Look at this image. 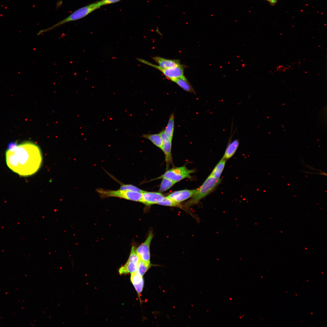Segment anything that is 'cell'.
<instances>
[{
    "instance_id": "obj_1",
    "label": "cell",
    "mask_w": 327,
    "mask_h": 327,
    "mask_svg": "<svg viewBox=\"0 0 327 327\" xmlns=\"http://www.w3.org/2000/svg\"><path fill=\"white\" fill-rule=\"evenodd\" d=\"M5 152L6 163L13 172L22 177L36 173L40 168L42 157L41 151L35 144L27 141L19 144L9 143Z\"/></svg>"
},
{
    "instance_id": "obj_2",
    "label": "cell",
    "mask_w": 327,
    "mask_h": 327,
    "mask_svg": "<svg viewBox=\"0 0 327 327\" xmlns=\"http://www.w3.org/2000/svg\"><path fill=\"white\" fill-rule=\"evenodd\" d=\"M101 7L98 1L91 3L75 10L67 18L50 27L39 31L38 35L48 31L63 24L82 18Z\"/></svg>"
},
{
    "instance_id": "obj_3",
    "label": "cell",
    "mask_w": 327,
    "mask_h": 327,
    "mask_svg": "<svg viewBox=\"0 0 327 327\" xmlns=\"http://www.w3.org/2000/svg\"><path fill=\"white\" fill-rule=\"evenodd\" d=\"M220 179L216 178L210 175L202 185L197 188V193L186 203L187 206H191L198 203L200 200L213 192L221 182Z\"/></svg>"
},
{
    "instance_id": "obj_4",
    "label": "cell",
    "mask_w": 327,
    "mask_h": 327,
    "mask_svg": "<svg viewBox=\"0 0 327 327\" xmlns=\"http://www.w3.org/2000/svg\"><path fill=\"white\" fill-rule=\"evenodd\" d=\"M96 191L102 199L115 197L140 202L142 195V193L129 190H111L100 188L97 189Z\"/></svg>"
},
{
    "instance_id": "obj_5",
    "label": "cell",
    "mask_w": 327,
    "mask_h": 327,
    "mask_svg": "<svg viewBox=\"0 0 327 327\" xmlns=\"http://www.w3.org/2000/svg\"><path fill=\"white\" fill-rule=\"evenodd\" d=\"M194 171L193 170L187 169L185 166L174 167L167 171L154 180L166 178L177 183L185 178H191L190 174Z\"/></svg>"
},
{
    "instance_id": "obj_6",
    "label": "cell",
    "mask_w": 327,
    "mask_h": 327,
    "mask_svg": "<svg viewBox=\"0 0 327 327\" xmlns=\"http://www.w3.org/2000/svg\"><path fill=\"white\" fill-rule=\"evenodd\" d=\"M136 59L140 62L159 70L171 81L178 78L187 79L184 74V67L183 65L172 68L164 69L142 58H136Z\"/></svg>"
},
{
    "instance_id": "obj_7",
    "label": "cell",
    "mask_w": 327,
    "mask_h": 327,
    "mask_svg": "<svg viewBox=\"0 0 327 327\" xmlns=\"http://www.w3.org/2000/svg\"><path fill=\"white\" fill-rule=\"evenodd\" d=\"M136 248L134 245H132L127 261L125 264L119 270L120 274H126L128 273H131L137 271L139 259L136 252Z\"/></svg>"
},
{
    "instance_id": "obj_8",
    "label": "cell",
    "mask_w": 327,
    "mask_h": 327,
    "mask_svg": "<svg viewBox=\"0 0 327 327\" xmlns=\"http://www.w3.org/2000/svg\"><path fill=\"white\" fill-rule=\"evenodd\" d=\"M153 237L152 231H150L145 240L137 248H136V252L139 259L150 262V246Z\"/></svg>"
},
{
    "instance_id": "obj_9",
    "label": "cell",
    "mask_w": 327,
    "mask_h": 327,
    "mask_svg": "<svg viewBox=\"0 0 327 327\" xmlns=\"http://www.w3.org/2000/svg\"><path fill=\"white\" fill-rule=\"evenodd\" d=\"M164 197L160 192L144 191L142 193L140 202L146 206H150L154 204H158Z\"/></svg>"
},
{
    "instance_id": "obj_10",
    "label": "cell",
    "mask_w": 327,
    "mask_h": 327,
    "mask_svg": "<svg viewBox=\"0 0 327 327\" xmlns=\"http://www.w3.org/2000/svg\"><path fill=\"white\" fill-rule=\"evenodd\" d=\"M197 188L193 190H184L175 191L167 197L180 203L191 197L197 192Z\"/></svg>"
},
{
    "instance_id": "obj_11",
    "label": "cell",
    "mask_w": 327,
    "mask_h": 327,
    "mask_svg": "<svg viewBox=\"0 0 327 327\" xmlns=\"http://www.w3.org/2000/svg\"><path fill=\"white\" fill-rule=\"evenodd\" d=\"M233 128H231L228 143L223 157L226 160L231 158L234 154L239 145V141L238 139H235L232 140V138L234 133L233 131Z\"/></svg>"
},
{
    "instance_id": "obj_12",
    "label": "cell",
    "mask_w": 327,
    "mask_h": 327,
    "mask_svg": "<svg viewBox=\"0 0 327 327\" xmlns=\"http://www.w3.org/2000/svg\"><path fill=\"white\" fill-rule=\"evenodd\" d=\"M152 58L161 68L166 69L175 68L182 65L179 60L166 59L158 56L153 57Z\"/></svg>"
},
{
    "instance_id": "obj_13",
    "label": "cell",
    "mask_w": 327,
    "mask_h": 327,
    "mask_svg": "<svg viewBox=\"0 0 327 327\" xmlns=\"http://www.w3.org/2000/svg\"><path fill=\"white\" fill-rule=\"evenodd\" d=\"M130 279L137 292L138 294L140 293L144 286V280L142 276L140 275L136 271L131 273Z\"/></svg>"
},
{
    "instance_id": "obj_14",
    "label": "cell",
    "mask_w": 327,
    "mask_h": 327,
    "mask_svg": "<svg viewBox=\"0 0 327 327\" xmlns=\"http://www.w3.org/2000/svg\"><path fill=\"white\" fill-rule=\"evenodd\" d=\"M226 161L222 157L213 168L210 175L216 178L220 179Z\"/></svg>"
},
{
    "instance_id": "obj_15",
    "label": "cell",
    "mask_w": 327,
    "mask_h": 327,
    "mask_svg": "<svg viewBox=\"0 0 327 327\" xmlns=\"http://www.w3.org/2000/svg\"><path fill=\"white\" fill-rule=\"evenodd\" d=\"M141 137L150 140L155 145L161 149L163 144V142L160 133L144 134H142Z\"/></svg>"
},
{
    "instance_id": "obj_16",
    "label": "cell",
    "mask_w": 327,
    "mask_h": 327,
    "mask_svg": "<svg viewBox=\"0 0 327 327\" xmlns=\"http://www.w3.org/2000/svg\"><path fill=\"white\" fill-rule=\"evenodd\" d=\"M172 81L176 83L179 87L185 91L190 93H195L194 89L188 80L181 78L174 79Z\"/></svg>"
},
{
    "instance_id": "obj_17",
    "label": "cell",
    "mask_w": 327,
    "mask_h": 327,
    "mask_svg": "<svg viewBox=\"0 0 327 327\" xmlns=\"http://www.w3.org/2000/svg\"><path fill=\"white\" fill-rule=\"evenodd\" d=\"M171 146L172 141L170 140L163 142L161 148V149L165 154V160L167 163H169L172 162Z\"/></svg>"
},
{
    "instance_id": "obj_18",
    "label": "cell",
    "mask_w": 327,
    "mask_h": 327,
    "mask_svg": "<svg viewBox=\"0 0 327 327\" xmlns=\"http://www.w3.org/2000/svg\"><path fill=\"white\" fill-rule=\"evenodd\" d=\"M174 114L172 113L170 115L167 124L164 130L169 139L172 140L174 130Z\"/></svg>"
},
{
    "instance_id": "obj_19",
    "label": "cell",
    "mask_w": 327,
    "mask_h": 327,
    "mask_svg": "<svg viewBox=\"0 0 327 327\" xmlns=\"http://www.w3.org/2000/svg\"><path fill=\"white\" fill-rule=\"evenodd\" d=\"M150 266V262H146L139 259L136 272L140 275L142 276Z\"/></svg>"
},
{
    "instance_id": "obj_20",
    "label": "cell",
    "mask_w": 327,
    "mask_h": 327,
    "mask_svg": "<svg viewBox=\"0 0 327 327\" xmlns=\"http://www.w3.org/2000/svg\"><path fill=\"white\" fill-rule=\"evenodd\" d=\"M161 183L159 191L163 192L168 190L176 183L166 178H163Z\"/></svg>"
},
{
    "instance_id": "obj_21",
    "label": "cell",
    "mask_w": 327,
    "mask_h": 327,
    "mask_svg": "<svg viewBox=\"0 0 327 327\" xmlns=\"http://www.w3.org/2000/svg\"><path fill=\"white\" fill-rule=\"evenodd\" d=\"M160 205L170 206L177 207L180 206V203L177 202L167 197H164L163 200L158 203Z\"/></svg>"
},
{
    "instance_id": "obj_22",
    "label": "cell",
    "mask_w": 327,
    "mask_h": 327,
    "mask_svg": "<svg viewBox=\"0 0 327 327\" xmlns=\"http://www.w3.org/2000/svg\"><path fill=\"white\" fill-rule=\"evenodd\" d=\"M120 184L121 186L119 189L121 190H129L142 193L144 191L140 189L137 187L131 184H124L121 183Z\"/></svg>"
},
{
    "instance_id": "obj_23",
    "label": "cell",
    "mask_w": 327,
    "mask_h": 327,
    "mask_svg": "<svg viewBox=\"0 0 327 327\" xmlns=\"http://www.w3.org/2000/svg\"><path fill=\"white\" fill-rule=\"evenodd\" d=\"M121 0H101L99 1L101 6L117 2Z\"/></svg>"
},
{
    "instance_id": "obj_24",
    "label": "cell",
    "mask_w": 327,
    "mask_h": 327,
    "mask_svg": "<svg viewBox=\"0 0 327 327\" xmlns=\"http://www.w3.org/2000/svg\"><path fill=\"white\" fill-rule=\"evenodd\" d=\"M159 133L160 134L163 143L170 140L164 131V130L161 131Z\"/></svg>"
},
{
    "instance_id": "obj_25",
    "label": "cell",
    "mask_w": 327,
    "mask_h": 327,
    "mask_svg": "<svg viewBox=\"0 0 327 327\" xmlns=\"http://www.w3.org/2000/svg\"><path fill=\"white\" fill-rule=\"evenodd\" d=\"M269 2L271 5L273 6L275 5L278 2V0H265Z\"/></svg>"
}]
</instances>
